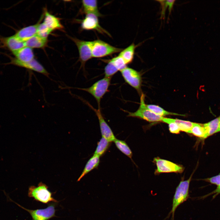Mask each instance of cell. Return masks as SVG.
Listing matches in <instances>:
<instances>
[{"label":"cell","instance_id":"obj_1","mask_svg":"<svg viewBox=\"0 0 220 220\" xmlns=\"http://www.w3.org/2000/svg\"><path fill=\"white\" fill-rule=\"evenodd\" d=\"M192 174L189 178L186 180H182L177 187L173 196L172 207L168 217L171 215V220H174V215L177 208L189 198V187L192 179Z\"/></svg>","mask_w":220,"mask_h":220},{"label":"cell","instance_id":"obj_2","mask_svg":"<svg viewBox=\"0 0 220 220\" xmlns=\"http://www.w3.org/2000/svg\"><path fill=\"white\" fill-rule=\"evenodd\" d=\"M48 187L41 182L37 186L32 185L28 189V195L29 197L44 204L51 202L57 203L58 201L52 196V193L48 189Z\"/></svg>","mask_w":220,"mask_h":220},{"label":"cell","instance_id":"obj_3","mask_svg":"<svg viewBox=\"0 0 220 220\" xmlns=\"http://www.w3.org/2000/svg\"><path fill=\"white\" fill-rule=\"evenodd\" d=\"M111 77H105L97 81L89 87L76 88L86 91L91 94L96 99L98 109H100V102L103 96L108 91L110 85Z\"/></svg>","mask_w":220,"mask_h":220},{"label":"cell","instance_id":"obj_4","mask_svg":"<svg viewBox=\"0 0 220 220\" xmlns=\"http://www.w3.org/2000/svg\"><path fill=\"white\" fill-rule=\"evenodd\" d=\"M124 111L128 113V117L139 118L149 122L162 121L164 118L156 114L147 108L145 102V95L142 93L141 94L140 105L138 109L133 112L126 110Z\"/></svg>","mask_w":220,"mask_h":220},{"label":"cell","instance_id":"obj_5","mask_svg":"<svg viewBox=\"0 0 220 220\" xmlns=\"http://www.w3.org/2000/svg\"><path fill=\"white\" fill-rule=\"evenodd\" d=\"M123 49L113 46L99 39L93 41L92 57L101 58L120 53Z\"/></svg>","mask_w":220,"mask_h":220},{"label":"cell","instance_id":"obj_6","mask_svg":"<svg viewBox=\"0 0 220 220\" xmlns=\"http://www.w3.org/2000/svg\"><path fill=\"white\" fill-rule=\"evenodd\" d=\"M9 199L18 206L28 212L31 215L32 220H49L56 217L55 209L57 203H53L48 204L47 208L43 209L30 210L27 209Z\"/></svg>","mask_w":220,"mask_h":220},{"label":"cell","instance_id":"obj_7","mask_svg":"<svg viewBox=\"0 0 220 220\" xmlns=\"http://www.w3.org/2000/svg\"><path fill=\"white\" fill-rule=\"evenodd\" d=\"M76 45L79 53V61L81 67L84 69L86 62L92 58V48L93 41H86L76 38H71Z\"/></svg>","mask_w":220,"mask_h":220},{"label":"cell","instance_id":"obj_8","mask_svg":"<svg viewBox=\"0 0 220 220\" xmlns=\"http://www.w3.org/2000/svg\"><path fill=\"white\" fill-rule=\"evenodd\" d=\"M120 72L125 81L140 94L142 80L140 73L127 67Z\"/></svg>","mask_w":220,"mask_h":220},{"label":"cell","instance_id":"obj_9","mask_svg":"<svg viewBox=\"0 0 220 220\" xmlns=\"http://www.w3.org/2000/svg\"><path fill=\"white\" fill-rule=\"evenodd\" d=\"M153 161L157 167L155 172L156 174L163 173H181L184 170V167L181 165L159 157L155 158Z\"/></svg>","mask_w":220,"mask_h":220},{"label":"cell","instance_id":"obj_10","mask_svg":"<svg viewBox=\"0 0 220 220\" xmlns=\"http://www.w3.org/2000/svg\"><path fill=\"white\" fill-rule=\"evenodd\" d=\"M82 28L86 30H95L102 34H106L110 36V34L101 27L99 23L98 17L91 14L86 15L81 24Z\"/></svg>","mask_w":220,"mask_h":220},{"label":"cell","instance_id":"obj_11","mask_svg":"<svg viewBox=\"0 0 220 220\" xmlns=\"http://www.w3.org/2000/svg\"><path fill=\"white\" fill-rule=\"evenodd\" d=\"M10 62L8 64L24 68L42 74L49 77V73L43 66L35 59L28 62L21 61L16 58H11Z\"/></svg>","mask_w":220,"mask_h":220},{"label":"cell","instance_id":"obj_12","mask_svg":"<svg viewBox=\"0 0 220 220\" xmlns=\"http://www.w3.org/2000/svg\"><path fill=\"white\" fill-rule=\"evenodd\" d=\"M88 105L94 111L98 118L101 132L102 137L110 142L114 141L116 138L111 128L105 120L100 109L94 108L88 102Z\"/></svg>","mask_w":220,"mask_h":220},{"label":"cell","instance_id":"obj_13","mask_svg":"<svg viewBox=\"0 0 220 220\" xmlns=\"http://www.w3.org/2000/svg\"><path fill=\"white\" fill-rule=\"evenodd\" d=\"M39 22L35 24L23 28L18 31L15 35L20 40L25 42L37 34L38 28L40 24Z\"/></svg>","mask_w":220,"mask_h":220},{"label":"cell","instance_id":"obj_14","mask_svg":"<svg viewBox=\"0 0 220 220\" xmlns=\"http://www.w3.org/2000/svg\"><path fill=\"white\" fill-rule=\"evenodd\" d=\"M12 53L15 58L22 62H28L34 59L32 49L27 46H24Z\"/></svg>","mask_w":220,"mask_h":220},{"label":"cell","instance_id":"obj_15","mask_svg":"<svg viewBox=\"0 0 220 220\" xmlns=\"http://www.w3.org/2000/svg\"><path fill=\"white\" fill-rule=\"evenodd\" d=\"M4 44L13 52L25 46V42L22 41L15 35L3 39Z\"/></svg>","mask_w":220,"mask_h":220},{"label":"cell","instance_id":"obj_16","mask_svg":"<svg viewBox=\"0 0 220 220\" xmlns=\"http://www.w3.org/2000/svg\"><path fill=\"white\" fill-rule=\"evenodd\" d=\"M43 23L52 31L56 29H61L63 28L59 19L47 11L45 13Z\"/></svg>","mask_w":220,"mask_h":220},{"label":"cell","instance_id":"obj_17","mask_svg":"<svg viewBox=\"0 0 220 220\" xmlns=\"http://www.w3.org/2000/svg\"><path fill=\"white\" fill-rule=\"evenodd\" d=\"M82 3L83 12L86 15L93 14L98 17L102 16L98 10L97 0H83L82 1Z\"/></svg>","mask_w":220,"mask_h":220},{"label":"cell","instance_id":"obj_18","mask_svg":"<svg viewBox=\"0 0 220 220\" xmlns=\"http://www.w3.org/2000/svg\"><path fill=\"white\" fill-rule=\"evenodd\" d=\"M100 158L99 156L94 154L87 162L81 174L78 178L77 181H79L85 175L90 171L97 168L100 162Z\"/></svg>","mask_w":220,"mask_h":220},{"label":"cell","instance_id":"obj_19","mask_svg":"<svg viewBox=\"0 0 220 220\" xmlns=\"http://www.w3.org/2000/svg\"><path fill=\"white\" fill-rule=\"evenodd\" d=\"M47 43V38L42 37L37 34L25 42V46L31 48H44Z\"/></svg>","mask_w":220,"mask_h":220},{"label":"cell","instance_id":"obj_20","mask_svg":"<svg viewBox=\"0 0 220 220\" xmlns=\"http://www.w3.org/2000/svg\"><path fill=\"white\" fill-rule=\"evenodd\" d=\"M138 45L133 43L119 53V55L127 65L132 63L134 58L135 49Z\"/></svg>","mask_w":220,"mask_h":220},{"label":"cell","instance_id":"obj_21","mask_svg":"<svg viewBox=\"0 0 220 220\" xmlns=\"http://www.w3.org/2000/svg\"><path fill=\"white\" fill-rule=\"evenodd\" d=\"M203 124L205 130L207 138L220 132L219 117Z\"/></svg>","mask_w":220,"mask_h":220},{"label":"cell","instance_id":"obj_22","mask_svg":"<svg viewBox=\"0 0 220 220\" xmlns=\"http://www.w3.org/2000/svg\"><path fill=\"white\" fill-rule=\"evenodd\" d=\"M111 142L106 138L102 137L97 143V147L94 154L100 157L107 150Z\"/></svg>","mask_w":220,"mask_h":220},{"label":"cell","instance_id":"obj_23","mask_svg":"<svg viewBox=\"0 0 220 220\" xmlns=\"http://www.w3.org/2000/svg\"><path fill=\"white\" fill-rule=\"evenodd\" d=\"M113 142L119 150L131 159L132 156V152L125 141L116 138Z\"/></svg>","mask_w":220,"mask_h":220},{"label":"cell","instance_id":"obj_24","mask_svg":"<svg viewBox=\"0 0 220 220\" xmlns=\"http://www.w3.org/2000/svg\"><path fill=\"white\" fill-rule=\"evenodd\" d=\"M189 133L192 134L202 139H204L207 138L203 124L194 123Z\"/></svg>","mask_w":220,"mask_h":220},{"label":"cell","instance_id":"obj_25","mask_svg":"<svg viewBox=\"0 0 220 220\" xmlns=\"http://www.w3.org/2000/svg\"><path fill=\"white\" fill-rule=\"evenodd\" d=\"M147 108L150 111L156 114L163 116L168 115H178L185 116L184 115H182L173 113L167 111L161 107L154 105H146Z\"/></svg>","mask_w":220,"mask_h":220},{"label":"cell","instance_id":"obj_26","mask_svg":"<svg viewBox=\"0 0 220 220\" xmlns=\"http://www.w3.org/2000/svg\"><path fill=\"white\" fill-rule=\"evenodd\" d=\"M173 120L178 126L180 131L189 133L194 123L179 119H173Z\"/></svg>","mask_w":220,"mask_h":220},{"label":"cell","instance_id":"obj_27","mask_svg":"<svg viewBox=\"0 0 220 220\" xmlns=\"http://www.w3.org/2000/svg\"><path fill=\"white\" fill-rule=\"evenodd\" d=\"M107 63L105 68V77H111L119 70L110 59L103 61Z\"/></svg>","mask_w":220,"mask_h":220},{"label":"cell","instance_id":"obj_28","mask_svg":"<svg viewBox=\"0 0 220 220\" xmlns=\"http://www.w3.org/2000/svg\"><path fill=\"white\" fill-rule=\"evenodd\" d=\"M162 121L168 124L170 132L175 134L179 133L180 130L177 124L174 122L173 119L164 118Z\"/></svg>","mask_w":220,"mask_h":220},{"label":"cell","instance_id":"obj_29","mask_svg":"<svg viewBox=\"0 0 220 220\" xmlns=\"http://www.w3.org/2000/svg\"><path fill=\"white\" fill-rule=\"evenodd\" d=\"M52 31L42 23L39 24L37 34L42 37L47 38L48 36Z\"/></svg>","mask_w":220,"mask_h":220},{"label":"cell","instance_id":"obj_30","mask_svg":"<svg viewBox=\"0 0 220 220\" xmlns=\"http://www.w3.org/2000/svg\"><path fill=\"white\" fill-rule=\"evenodd\" d=\"M110 60L119 71H120L127 67V64L123 60L119 55Z\"/></svg>","mask_w":220,"mask_h":220},{"label":"cell","instance_id":"obj_31","mask_svg":"<svg viewBox=\"0 0 220 220\" xmlns=\"http://www.w3.org/2000/svg\"><path fill=\"white\" fill-rule=\"evenodd\" d=\"M211 184L218 186L220 184V174L210 178L201 179Z\"/></svg>","mask_w":220,"mask_h":220},{"label":"cell","instance_id":"obj_32","mask_svg":"<svg viewBox=\"0 0 220 220\" xmlns=\"http://www.w3.org/2000/svg\"><path fill=\"white\" fill-rule=\"evenodd\" d=\"M220 194V184L218 186H217L216 189L211 192L210 193H209L203 196H202L200 198V199H204L206 198L207 197L213 195L212 196V199H213L215 198L218 195Z\"/></svg>","mask_w":220,"mask_h":220},{"label":"cell","instance_id":"obj_33","mask_svg":"<svg viewBox=\"0 0 220 220\" xmlns=\"http://www.w3.org/2000/svg\"><path fill=\"white\" fill-rule=\"evenodd\" d=\"M219 123H220V116H219Z\"/></svg>","mask_w":220,"mask_h":220}]
</instances>
